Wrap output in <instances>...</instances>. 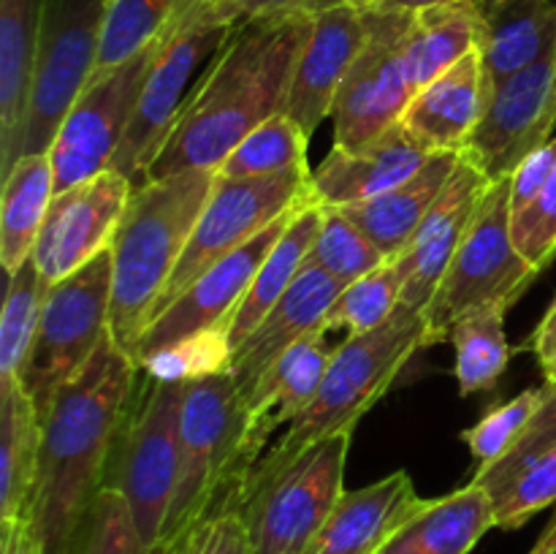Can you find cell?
<instances>
[{"mask_svg": "<svg viewBox=\"0 0 556 554\" xmlns=\"http://www.w3.org/2000/svg\"><path fill=\"white\" fill-rule=\"evenodd\" d=\"M541 272L521 255L514 239L510 177L489 185L470 231L451 259L438 291L424 307V348L448 340L465 315L481 310L508 313Z\"/></svg>", "mask_w": 556, "mask_h": 554, "instance_id": "6", "label": "cell"}, {"mask_svg": "<svg viewBox=\"0 0 556 554\" xmlns=\"http://www.w3.org/2000/svg\"><path fill=\"white\" fill-rule=\"evenodd\" d=\"M405 280L407 261L405 255H400L396 261L375 269L372 275L348 282L326 313V331L345 329L348 335H362V331L378 329L400 307Z\"/></svg>", "mask_w": 556, "mask_h": 554, "instance_id": "37", "label": "cell"}, {"mask_svg": "<svg viewBox=\"0 0 556 554\" xmlns=\"http://www.w3.org/2000/svg\"><path fill=\"white\" fill-rule=\"evenodd\" d=\"M543 396H546V383L538 386V389L521 391L519 396L497 405L481 421L462 432V440L467 443L478 467L497 462L519 440V435L525 432L527 424L532 421V416L541 407Z\"/></svg>", "mask_w": 556, "mask_h": 554, "instance_id": "42", "label": "cell"}, {"mask_svg": "<svg viewBox=\"0 0 556 554\" xmlns=\"http://www.w3.org/2000/svg\"><path fill=\"white\" fill-rule=\"evenodd\" d=\"M486 106L481 52H470L407 103L402 128L429 152H462Z\"/></svg>", "mask_w": 556, "mask_h": 554, "instance_id": "25", "label": "cell"}, {"mask_svg": "<svg viewBox=\"0 0 556 554\" xmlns=\"http://www.w3.org/2000/svg\"><path fill=\"white\" fill-rule=\"evenodd\" d=\"M367 41L348 68L334 98V144L362 147L402 123L416 90L405 60V38L413 14L369 11Z\"/></svg>", "mask_w": 556, "mask_h": 554, "instance_id": "13", "label": "cell"}, {"mask_svg": "<svg viewBox=\"0 0 556 554\" xmlns=\"http://www.w3.org/2000/svg\"><path fill=\"white\" fill-rule=\"evenodd\" d=\"M309 177H313L309 168L275 174V177L239 179L217 174L210 201H206L204 212L193 228V237H190L188 248H185L182 259H179L177 269H174L172 280H168L166 291L157 302L155 315L166 310L210 266H215L217 261L258 237L264 228L280 221L286 212L296 210L304 201H313Z\"/></svg>", "mask_w": 556, "mask_h": 554, "instance_id": "12", "label": "cell"}, {"mask_svg": "<svg viewBox=\"0 0 556 554\" xmlns=\"http://www.w3.org/2000/svg\"><path fill=\"white\" fill-rule=\"evenodd\" d=\"M514 239L521 255L535 266L546 269L556 255V163L546 188L541 190L535 204L514 221Z\"/></svg>", "mask_w": 556, "mask_h": 554, "instance_id": "43", "label": "cell"}, {"mask_svg": "<svg viewBox=\"0 0 556 554\" xmlns=\"http://www.w3.org/2000/svg\"><path fill=\"white\" fill-rule=\"evenodd\" d=\"M320 217H324V206L309 201L307 206L296 212L291 223H288L286 234L275 242L269 250L266 261L261 264L258 275L250 282L248 293H244L242 304L233 313L231 324H228V342L231 351H237L255 329L261 320L266 318L271 307L282 299V293L293 286L299 272L307 264L309 248L315 242V234L320 228Z\"/></svg>", "mask_w": 556, "mask_h": 554, "instance_id": "32", "label": "cell"}, {"mask_svg": "<svg viewBox=\"0 0 556 554\" xmlns=\"http://www.w3.org/2000/svg\"><path fill=\"white\" fill-rule=\"evenodd\" d=\"M472 483L492 500L494 525L516 530L556 503V383L546 380V396L514 445Z\"/></svg>", "mask_w": 556, "mask_h": 554, "instance_id": "18", "label": "cell"}, {"mask_svg": "<svg viewBox=\"0 0 556 554\" xmlns=\"http://www.w3.org/2000/svg\"><path fill=\"white\" fill-rule=\"evenodd\" d=\"M429 155L402 123L362 147L334 144L309 177V196L320 206L362 204L410 179Z\"/></svg>", "mask_w": 556, "mask_h": 554, "instance_id": "21", "label": "cell"}, {"mask_svg": "<svg viewBox=\"0 0 556 554\" xmlns=\"http://www.w3.org/2000/svg\"><path fill=\"white\" fill-rule=\"evenodd\" d=\"M309 201H304L302 206H307ZM286 212L280 221L271 223L269 228L258 234L255 239H250L248 244H242L239 250H233L231 255L217 261L215 266L204 272L195 282H190L166 310L152 318V324L147 326L144 335L139 337L134 351V362L144 364L147 358L155 356L163 348H172L174 342L185 340L190 335H199L206 329H226L231 324L233 313L242 304L244 293H248L250 282L258 275L261 264L266 261L269 250L275 248L277 239L286 234L288 223L296 217V212Z\"/></svg>", "mask_w": 556, "mask_h": 554, "instance_id": "16", "label": "cell"}, {"mask_svg": "<svg viewBox=\"0 0 556 554\" xmlns=\"http://www.w3.org/2000/svg\"><path fill=\"white\" fill-rule=\"evenodd\" d=\"M530 554H556V516L548 521V527L543 530V536L538 538V543L532 546Z\"/></svg>", "mask_w": 556, "mask_h": 554, "instance_id": "50", "label": "cell"}, {"mask_svg": "<svg viewBox=\"0 0 556 554\" xmlns=\"http://www.w3.org/2000/svg\"><path fill=\"white\" fill-rule=\"evenodd\" d=\"M483 16L481 60L486 101L505 79L556 49L554 0H478Z\"/></svg>", "mask_w": 556, "mask_h": 554, "instance_id": "27", "label": "cell"}, {"mask_svg": "<svg viewBox=\"0 0 556 554\" xmlns=\"http://www.w3.org/2000/svg\"><path fill=\"white\" fill-rule=\"evenodd\" d=\"M307 264L329 272L340 282H353L389 264L383 250L337 206H324L320 228L309 248Z\"/></svg>", "mask_w": 556, "mask_h": 554, "instance_id": "39", "label": "cell"}, {"mask_svg": "<svg viewBox=\"0 0 556 554\" xmlns=\"http://www.w3.org/2000/svg\"><path fill=\"white\" fill-rule=\"evenodd\" d=\"M309 136L286 112L250 130L237 150L220 163L223 177H275L307 166Z\"/></svg>", "mask_w": 556, "mask_h": 554, "instance_id": "36", "label": "cell"}, {"mask_svg": "<svg viewBox=\"0 0 556 554\" xmlns=\"http://www.w3.org/2000/svg\"><path fill=\"white\" fill-rule=\"evenodd\" d=\"M112 250H103L79 272L49 286L30 353L20 373L22 389L36 402L38 413L90 364L101 342L112 335Z\"/></svg>", "mask_w": 556, "mask_h": 554, "instance_id": "10", "label": "cell"}, {"mask_svg": "<svg viewBox=\"0 0 556 554\" xmlns=\"http://www.w3.org/2000/svg\"><path fill=\"white\" fill-rule=\"evenodd\" d=\"M367 41V14L356 3H342L315 16L313 33L296 60L286 114L307 136L334 109L348 68Z\"/></svg>", "mask_w": 556, "mask_h": 554, "instance_id": "19", "label": "cell"}, {"mask_svg": "<svg viewBox=\"0 0 556 554\" xmlns=\"http://www.w3.org/2000/svg\"><path fill=\"white\" fill-rule=\"evenodd\" d=\"M440 3H459V0H367V5H364V9H369V11H407V14H413V11L427 9V5H440ZM476 3H478V0H476Z\"/></svg>", "mask_w": 556, "mask_h": 554, "instance_id": "49", "label": "cell"}, {"mask_svg": "<svg viewBox=\"0 0 556 554\" xmlns=\"http://www.w3.org/2000/svg\"><path fill=\"white\" fill-rule=\"evenodd\" d=\"M3 554H43L36 525L27 514L3 525Z\"/></svg>", "mask_w": 556, "mask_h": 554, "instance_id": "48", "label": "cell"}, {"mask_svg": "<svg viewBox=\"0 0 556 554\" xmlns=\"http://www.w3.org/2000/svg\"><path fill=\"white\" fill-rule=\"evenodd\" d=\"M448 340L454 342V375L459 394L470 396L494 389L510 364V342L505 337L503 310H481V313L465 315L451 329Z\"/></svg>", "mask_w": 556, "mask_h": 554, "instance_id": "34", "label": "cell"}, {"mask_svg": "<svg viewBox=\"0 0 556 554\" xmlns=\"http://www.w3.org/2000/svg\"><path fill=\"white\" fill-rule=\"evenodd\" d=\"M489 185H492V179L462 158L459 168L440 193L438 204L424 217L421 228L413 237V244L407 248V280L405 291H402V304L424 313L429 299L438 291L451 259L459 250L462 239L470 231Z\"/></svg>", "mask_w": 556, "mask_h": 554, "instance_id": "20", "label": "cell"}, {"mask_svg": "<svg viewBox=\"0 0 556 554\" xmlns=\"http://www.w3.org/2000/svg\"><path fill=\"white\" fill-rule=\"evenodd\" d=\"M54 199V172L49 152L22 155L3 174L0 201V264L5 275L20 269L36 250L49 204Z\"/></svg>", "mask_w": 556, "mask_h": 554, "instance_id": "33", "label": "cell"}, {"mask_svg": "<svg viewBox=\"0 0 556 554\" xmlns=\"http://www.w3.org/2000/svg\"><path fill=\"white\" fill-rule=\"evenodd\" d=\"M421 503L424 498H418L405 470L364 489L342 492L304 554H378Z\"/></svg>", "mask_w": 556, "mask_h": 554, "instance_id": "23", "label": "cell"}, {"mask_svg": "<svg viewBox=\"0 0 556 554\" xmlns=\"http://www.w3.org/2000/svg\"><path fill=\"white\" fill-rule=\"evenodd\" d=\"M182 396V380L150 378L136 389L103 478V487L125 498L150 549H161L177 492Z\"/></svg>", "mask_w": 556, "mask_h": 554, "instance_id": "8", "label": "cell"}, {"mask_svg": "<svg viewBox=\"0 0 556 554\" xmlns=\"http://www.w3.org/2000/svg\"><path fill=\"white\" fill-rule=\"evenodd\" d=\"M248 411L231 369L188 380L179 424V481L161 546L182 541L201 519L237 508L239 489L253 470Z\"/></svg>", "mask_w": 556, "mask_h": 554, "instance_id": "4", "label": "cell"}, {"mask_svg": "<svg viewBox=\"0 0 556 554\" xmlns=\"http://www.w3.org/2000/svg\"><path fill=\"white\" fill-rule=\"evenodd\" d=\"M527 348L535 353L546 380H552L556 375V299L552 307H548V313L541 318V324L535 326Z\"/></svg>", "mask_w": 556, "mask_h": 554, "instance_id": "47", "label": "cell"}, {"mask_svg": "<svg viewBox=\"0 0 556 554\" xmlns=\"http://www.w3.org/2000/svg\"><path fill=\"white\" fill-rule=\"evenodd\" d=\"M65 554H166V546H147L123 494L103 487L76 527Z\"/></svg>", "mask_w": 556, "mask_h": 554, "instance_id": "40", "label": "cell"}, {"mask_svg": "<svg viewBox=\"0 0 556 554\" xmlns=\"http://www.w3.org/2000/svg\"><path fill=\"white\" fill-rule=\"evenodd\" d=\"M217 14L228 25H239L255 16H277V14H309L318 16L334 5L351 3V0H210Z\"/></svg>", "mask_w": 556, "mask_h": 554, "instance_id": "46", "label": "cell"}, {"mask_svg": "<svg viewBox=\"0 0 556 554\" xmlns=\"http://www.w3.org/2000/svg\"><path fill=\"white\" fill-rule=\"evenodd\" d=\"M103 5L106 0H41L22 155L52 150L65 114L90 81L101 43Z\"/></svg>", "mask_w": 556, "mask_h": 554, "instance_id": "11", "label": "cell"}, {"mask_svg": "<svg viewBox=\"0 0 556 554\" xmlns=\"http://www.w3.org/2000/svg\"><path fill=\"white\" fill-rule=\"evenodd\" d=\"M179 0H106L96 74L119 68L161 38Z\"/></svg>", "mask_w": 556, "mask_h": 554, "instance_id": "35", "label": "cell"}, {"mask_svg": "<svg viewBox=\"0 0 556 554\" xmlns=\"http://www.w3.org/2000/svg\"><path fill=\"white\" fill-rule=\"evenodd\" d=\"M556 163V139L548 144L538 147L530 158H525L516 174L510 177V212H514V221L519 215H525L532 204L538 201L541 190L546 188L548 177L554 172Z\"/></svg>", "mask_w": 556, "mask_h": 554, "instance_id": "45", "label": "cell"}, {"mask_svg": "<svg viewBox=\"0 0 556 554\" xmlns=\"http://www.w3.org/2000/svg\"><path fill=\"white\" fill-rule=\"evenodd\" d=\"M231 30L233 25H228L217 14L210 0L177 3L172 22L157 38L155 63L141 87L134 119H130L123 144L109 166L128 177L134 190L147 182L152 161L166 144L174 119L188 98L185 92H188V81L193 79L195 68L226 43Z\"/></svg>", "mask_w": 556, "mask_h": 554, "instance_id": "9", "label": "cell"}, {"mask_svg": "<svg viewBox=\"0 0 556 554\" xmlns=\"http://www.w3.org/2000/svg\"><path fill=\"white\" fill-rule=\"evenodd\" d=\"M345 282L313 264H304L293 286L282 293L280 302L266 313L258 329L233 351L231 375L242 396L250 394L261 375L282 356L291 345L315 331H326V313Z\"/></svg>", "mask_w": 556, "mask_h": 554, "instance_id": "22", "label": "cell"}, {"mask_svg": "<svg viewBox=\"0 0 556 554\" xmlns=\"http://www.w3.org/2000/svg\"><path fill=\"white\" fill-rule=\"evenodd\" d=\"M313 25L309 14L255 16L233 25L185 98L147 182L188 168L217 172L250 130L286 112L293 68Z\"/></svg>", "mask_w": 556, "mask_h": 554, "instance_id": "1", "label": "cell"}, {"mask_svg": "<svg viewBox=\"0 0 556 554\" xmlns=\"http://www.w3.org/2000/svg\"><path fill=\"white\" fill-rule=\"evenodd\" d=\"M424 313L402 302L378 329L348 335V340L331 351V362L315 400L296 421L288 424L286 435L269 454L255 462L253 470L282 465L329 435L353 432L358 418L391 389L413 353L424 348Z\"/></svg>", "mask_w": 556, "mask_h": 554, "instance_id": "5", "label": "cell"}, {"mask_svg": "<svg viewBox=\"0 0 556 554\" xmlns=\"http://www.w3.org/2000/svg\"><path fill=\"white\" fill-rule=\"evenodd\" d=\"M139 364L112 340L41 411V451L30 505L43 554H65L103 489L109 456L139 383Z\"/></svg>", "mask_w": 556, "mask_h": 554, "instance_id": "2", "label": "cell"}, {"mask_svg": "<svg viewBox=\"0 0 556 554\" xmlns=\"http://www.w3.org/2000/svg\"><path fill=\"white\" fill-rule=\"evenodd\" d=\"M459 163L462 152H432L424 166L402 185L362 204L337 206V210L345 212L383 250L386 259L396 261L407 253L424 217L438 204L440 193L451 182Z\"/></svg>", "mask_w": 556, "mask_h": 554, "instance_id": "26", "label": "cell"}, {"mask_svg": "<svg viewBox=\"0 0 556 554\" xmlns=\"http://www.w3.org/2000/svg\"><path fill=\"white\" fill-rule=\"evenodd\" d=\"M548 114H552V123L556 125V79H554V92H552V106H548Z\"/></svg>", "mask_w": 556, "mask_h": 554, "instance_id": "51", "label": "cell"}, {"mask_svg": "<svg viewBox=\"0 0 556 554\" xmlns=\"http://www.w3.org/2000/svg\"><path fill=\"white\" fill-rule=\"evenodd\" d=\"M177 546L179 554H253L248 525L237 511L206 516Z\"/></svg>", "mask_w": 556, "mask_h": 554, "instance_id": "44", "label": "cell"}, {"mask_svg": "<svg viewBox=\"0 0 556 554\" xmlns=\"http://www.w3.org/2000/svg\"><path fill=\"white\" fill-rule=\"evenodd\" d=\"M548 383H556V375H554V378H552V380H548Z\"/></svg>", "mask_w": 556, "mask_h": 554, "instance_id": "54", "label": "cell"}, {"mask_svg": "<svg viewBox=\"0 0 556 554\" xmlns=\"http://www.w3.org/2000/svg\"><path fill=\"white\" fill-rule=\"evenodd\" d=\"M41 0H0V168L22 158Z\"/></svg>", "mask_w": 556, "mask_h": 554, "instance_id": "28", "label": "cell"}, {"mask_svg": "<svg viewBox=\"0 0 556 554\" xmlns=\"http://www.w3.org/2000/svg\"><path fill=\"white\" fill-rule=\"evenodd\" d=\"M492 527H497L492 500L470 481L443 498L424 500L378 554H470Z\"/></svg>", "mask_w": 556, "mask_h": 554, "instance_id": "29", "label": "cell"}, {"mask_svg": "<svg viewBox=\"0 0 556 554\" xmlns=\"http://www.w3.org/2000/svg\"><path fill=\"white\" fill-rule=\"evenodd\" d=\"M163 36V33H161ZM157 41L119 68L90 76L52 141L54 196L112 166L125 139L141 87L155 63Z\"/></svg>", "mask_w": 556, "mask_h": 554, "instance_id": "14", "label": "cell"}, {"mask_svg": "<svg viewBox=\"0 0 556 554\" xmlns=\"http://www.w3.org/2000/svg\"><path fill=\"white\" fill-rule=\"evenodd\" d=\"M483 16L476 0L427 5L413 11L405 38V60L413 90H421L440 74L481 49Z\"/></svg>", "mask_w": 556, "mask_h": 554, "instance_id": "30", "label": "cell"}, {"mask_svg": "<svg viewBox=\"0 0 556 554\" xmlns=\"http://www.w3.org/2000/svg\"><path fill=\"white\" fill-rule=\"evenodd\" d=\"M166 554H179V546L174 543V546H166Z\"/></svg>", "mask_w": 556, "mask_h": 554, "instance_id": "52", "label": "cell"}, {"mask_svg": "<svg viewBox=\"0 0 556 554\" xmlns=\"http://www.w3.org/2000/svg\"><path fill=\"white\" fill-rule=\"evenodd\" d=\"M47 291L49 286L43 282L33 255L9 275L3 315H0V378L20 380L33 337H36Z\"/></svg>", "mask_w": 556, "mask_h": 554, "instance_id": "38", "label": "cell"}, {"mask_svg": "<svg viewBox=\"0 0 556 554\" xmlns=\"http://www.w3.org/2000/svg\"><path fill=\"white\" fill-rule=\"evenodd\" d=\"M324 335L326 331H315L288 348L244 396V411H248L244 449H248L253 467L261 459L266 438L282 424L296 421L318 394L320 380L331 362V351L324 345Z\"/></svg>", "mask_w": 556, "mask_h": 554, "instance_id": "24", "label": "cell"}, {"mask_svg": "<svg viewBox=\"0 0 556 554\" xmlns=\"http://www.w3.org/2000/svg\"><path fill=\"white\" fill-rule=\"evenodd\" d=\"M351 435H329L293 459L244 478L237 514L248 525L253 554L307 552L345 492L342 476Z\"/></svg>", "mask_w": 556, "mask_h": 554, "instance_id": "7", "label": "cell"}, {"mask_svg": "<svg viewBox=\"0 0 556 554\" xmlns=\"http://www.w3.org/2000/svg\"><path fill=\"white\" fill-rule=\"evenodd\" d=\"M215 177V168H188L130 193L109 248L114 261L109 331L130 358L193 237Z\"/></svg>", "mask_w": 556, "mask_h": 554, "instance_id": "3", "label": "cell"}, {"mask_svg": "<svg viewBox=\"0 0 556 554\" xmlns=\"http://www.w3.org/2000/svg\"><path fill=\"white\" fill-rule=\"evenodd\" d=\"M554 79L556 49L530 68L505 79L489 96L462 158L481 168L492 182L514 177L525 158L552 141L554 123L548 106Z\"/></svg>", "mask_w": 556, "mask_h": 554, "instance_id": "15", "label": "cell"}, {"mask_svg": "<svg viewBox=\"0 0 556 554\" xmlns=\"http://www.w3.org/2000/svg\"><path fill=\"white\" fill-rule=\"evenodd\" d=\"M231 342L226 329H206L199 335H190L185 340L174 342L172 348H163L155 356L147 358L141 369H147L150 378L161 380H199L206 375L228 373L231 369Z\"/></svg>", "mask_w": 556, "mask_h": 554, "instance_id": "41", "label": "cell"}, {"mask_svg": "<svg viewBox=\"0 0 556 554\" xmlns=\"http://www.w3.org/2000/svg\"><path fill=\"white\" fill-rule=\"evenodd\" d=\"M41 413L16 378H0V525L20 519L36 487Z\"/></svg>", "mask_w": 556, "mask_h": 554, "instance_id": "31", "label": "cell"}, {"mask_svg": "<svg viewBox=\"0 0 556 554\" xmlns=\"http://www.w3.org/2000/svg\"><path fill=\"white\" fill-rule=\"evenodd\" d=\"M351 3H356L358 9H364V5H367V0H351Z\"/></svg>", "mask_w": 556, "mask_h": 554, "instance_id": "53", "label": "cell"}, {"mask_svg": "<svg viewBox=\"0 0 556 554\" xmlns=\"http://www.w3.org/2000/svg\"><path fill=\"white\" fill-rule=\"evenodd\" d=\"M130 193L134 185L128 177L106 168L54 196L33 250V261L47 286L65 280L112 248Z\"/></svg>", "mask_w": 556, "mask_h": 554, "instance_id": "17", "label": "cell"}]
</instances>
